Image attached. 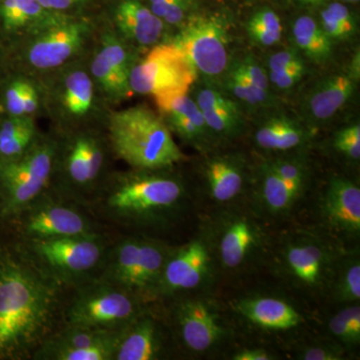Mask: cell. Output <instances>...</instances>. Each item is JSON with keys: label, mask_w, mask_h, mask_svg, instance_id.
Returning <instances> with one entry per match:
<instances>
[{"label": "cell", "mask_w": 360, "mask_h": 360, "mask_svg": "<svg viewBox=\"0 0 360 360\" xmlns=\"http://www.w3.org/2000/svg\"><path fill=\"white\" fill-rule=\"evenodd\" d=\"M20 251L0 258V359H30L58 328L63 292Z\"/></svg>", "instance_id": "obj_1"}, {"label": "cell", "mask_w": 360, "mask_h": 360, "mask_svg": "<svg viewBox=\"0 0 360 360\" xmlns=\"http://www.w3.org/2000/svg\"><path fill=\"white\" fill-rule=\"evenodd\" d=\"M137 170L103 186L91 207L106 219L129 226H151L168 221L184 205V187L179 179Z\"/></svg>", "instance_id": "obj_2"}, {"label": "cell", "mask_w": 360, "mask_h": 360, "mask_svg": "<svg viewBox=\"0 0 360 360\" xmlns=\"http://www.w3.org/2000/svg\"><path fill=\"white\" fill-rule=\"evenodd\" d=\"M108 129L111 148L134 169H165L184 158L169 127L146 106L113 113Z\"/></svg>", "instance_id": "obj_3"}, {"label": "cell", "mask_w": 360, "mask_h": 360, "mask_svg": "<svg viewBox=\"0 0 360 360\" xmlns=\"http://www.w3.org/2000/svg\"><path fill=\"white\" fill-rule=\"evenodd\" d=\"M110 245L101 232L22 240L20 251L61 288L73 290L99 276Z\"/></svg>", "instance_id": "obj_4"}, {"label": "cell", "mask_w": 360, "mask_h": 360, "mask_svg": "<svg viewBox=\"0 0 360 360\" xmlns=\"http://www.w3.org/2000/svg\"><path fill=\"white\" fill-rule=\"evenodd\" d=\"M174 248L161 241L129 236L110 245L97 278L115 284L143 302L158 297L161 274Z\"/></svg>", "instance_id": "obj_5"}, {"label": "cell", "mask_w": 360, "mask_h": 360, "mask_svg": "<svg viewBox=\"0 0 360 360\" xmlns=\"http://www.w3.org/2000/svg\"><path fill=\"white\" fill-rule=\"evenodd\" d=\"M146 304L129 291L96 277L73 288L63 305L61 321L117 333L146 311Z\"/></svg>", "instance_id": "obj_6"}, {"label": "cell", "mask_w": 360, "mask_h": 360, "mask_svg": "<svg viewBox=\"0 0 360 360\" xmlns=\"http://www.w3.org/2000/svg\"><path fill=\"white\" fill-rule=\"evenodd\" d=\"M58 144L37 139L20 158L0 165V214L13 219L51 189Z\"/></svg>", "instance_id": "obj_7"}, {"label": "cell", "mask_w": 360, "mask_h": 360, "mask_svg": "<svg viewBox=\"0 0 360 360\" xmlns=\"http://www.w3.org/2000/svg\"><path fill=\"white\" fill-rule=\"evenodd\" d=\"M105 165L106 150L101 139L90 134L77 135L66 143L63 153L56 149L54 167H59L60 179L52 191L82 207H89L101 191Z\"/></svg>", "instance_id": "obj_8"}, {"label": "cell", "mask_w": 360, "mask_h": 360, "mask_svg": "<svg viewBox=\"0 0 360 360\" xmlns=\"http://www.w3.org/2000/svg\"><path fill=\"white\" fill-rule=\"evenodd\" d=\"M13 219L18 221L22 240L101 233L82 206L60 198L51 189Z\"/></svg>", "instance_id": "obj_9"}, {"label": "cell", "mask_w": 360, "mask_h": 360, "mask_svg": "<svg viewBox=\"0 0 360 360\" xmlns=\"http://www.w3.org/2000/svg\"><path fill=\"white\" fill-rule=\"evenodd\" d=\"M196 70L175 44L156 45L139 65L130 70L131 91L155 97L186 94Z\"/></svg>", "instance_id": "obj_10"}, {"label": "cell", "mask_w": 360, "mask_h": 360, "mask_svg": "<svg viewBox=\"0 0 360 360\" xmlns=\"http://www.w3.org/2000/svg\"><path fill=\"white\" fill-rule=\"evenodd\" d=\"M177 46L194 70L210 77L224 72L229 63V34L225 23L217 16H195L180 30Z\"/></svg>", "instance_id": "obj_11"}, {"label": "cell", "mask_w": 360, "mask_h": 360, "mask_svg": "<svg viewBox=\"0 0 360 360\" xmlns=\"http://www.w3.org/2000/svg\"><path fill=\"white\" fill-rule=\"evenodd\" d=\"M116 333L63 324L35 350L33 360H112Z\"/></svg>", "instance_id": "obj_12"}, {"label": "cell", "mask_w": 360, "mask_h": 360, "mask_svg": "<svg viewBox=\"0 0 360 360\" xmlns=\"http://www.w3.org/2000/svg\"><path fill=\"white\" fill-rule=\"evenodd\" d=\"M87 25L82 21L49 16L34 27L27 59L37 70H51L63 65L84 44Z\"/></svg>", "instance_id": "obj_13"}, {"label": "cell", "mask_w": 360, "mask_h": 360, "mask_svg": "<svg viewBox=\"0 0 360 360\" xmlns=\"http://www.w3.org/2000/svg\"><path fill=\"white\" fill-rule=\"evenodd\" d=\"M212 269V253L205 239H193L174 248L163 267L158 296L179 295L200 288Z\"/></svg>", "instance_id": "obj_14"}, {"label": "cell", "mask_w": 360, "mask_h": 360, "mask_svg": "<svg viewBox=\"0 0 360 360\" xmlns=\"http://www.w3.org/2000/svg\"><path fill=\"white\" fill-rule=\"evenodd\" d=\"M176 335L186 349L201 354L214 347L224 329L212 307L200 300H186L174 310Z\"/></svg>", "instance_id": "obj_15"}, {"label": "cell", "mask_w": 360, "mask_h": 360, "mask_svg": "<svg viewBox=\"0 0 360 360\" xmlns=\"http://www.w3.org/2000/svg\"><path fill=\"white\" fill-rule=\"evenodd\" d=\"M262 243L259 226L243 214L225 217L215 231V250L226 269H238L248 264Z\"/></svg>", "instance_id": "obj_16"}, {"label": "cell", "mask_w": 360, "mask_h": 360, "mask_svg": "<svg viewBox=\"0 0 360 360\" xmlns=\"http://www.w3.org/2000/svg\"><path fill=\"white\" fill-rule=\"evenodd\" d=\"M165 336L148 311L116 333L112 360H156L165 354Z\"/></svg>", "instance_id": "obj_17"}, {"label": "cell", "mask_w": 360, "mask_h": 360, "mask_svg": "<svg viewBox=\"0 0 360 360\" xmlns=\"http://www.w3.org/2000/svg\"><path fill=\"white\" fill-rule=\"evenodd\" d=\"M322 212L335 231L347 236H359L360 231V188L354 182L335 177L329 181Z\"/></svg>", "instance_id": "obj_18"}, {"label": "cell", "mask_w": 360, "mask_h": 360, "mask_svg": "<svg viewBox=\"0 0 360 360\" xmlns=\"http://www.w3.org/2000/svg\"><path fill=\"white\" fill-rule=\"evenodd\" d=\"M330 257L321 243L312 239L291 243L284 251V265L296 283L317 288L328 276Z\"/></svg>", "instance_id": "obj_19"}, {"label": "cell", "mask_w": 360, "mask_h": 360, "mask_svg": "<svg viewBox=\"0 0 360 360\" xmlns=\"http://www.w3.org/2000/svg\"><path fill=\"white\" fill-rule=\"evenodd\" d=\"M91 72L101 89L111 96L123 97L131 91L129 56L115 37L104 39L101 51L92 61Z\"/></svg>", "instance_id": "obj_20"}, {"label": "cell", "mask_w": 360, "mask_h": 360, "mask_svg": "<svg viewBox=\"0 0 360 360\" xmlns=\"http://www.w3.org/2000/svg\"><path fill=\"white\" fill-rule=\"evenodd\" d=\"M120 32L141 45L155 44L162 35L165 23L139 0H122L115 11Z\"/></svg>", "instance_id": "obj_21"}, {"label": "cell", "mask_w": 360, "mask_h": 360, "mask_svg": "<svg viewBox=\"0 0 360 360\" xmlns=\"http://www.w3.org/2000/svg\"><path fill=\"white\" fill-rule=\"evenodd\" d=\"M236 309L251 323L270 330H288L302 321V315L278 298H248L239 302Z\"/></svg>", "instance_id": "obj_22"}, {"label": "cell", "mask_w": 360, "mask_h": 360, "mask_svg": "<svg viewBox=\"0 0 360 360\" xmlns=\"http://www.w3.org/2000/svg\"><path fill=\"white\" fill-rule=\"evenodd\" d=\"M355 80L343 75H331L312 89L307 110L315 120L323 122L333 117L349 101L354 91Z\"/></svg>", "instance_id": "obj_23"}, {"label": "cell", "mask_w": 360, "mask_h": 360, "mask_svg": "<svg viewBox=\"0 0 360 360\" xmlns=\"http://www.w3.org/2000/svg\"><path fill=\"white\" fill-rule=\"evenodd\" d=\"M205 179L210 198L219 203L236 200L245 184L243 168L236 160L229 158H213L208 161Z\"/></svg>", "instance_id": "obj_24"}, {"label": "cell", "mask_w": 360, "mask_h": 360, "mask_svg": "<svg viewBox=\"0 0 360 360\" xmlns=\"http://www.w3.org/2000/svg\"><path fill=\"white\" fill-rule=\"evenodd\" d=\"M304 141L305 134L300 125L286 116L267 120L255 134L257 146L266 150H290L302 146Z\"/></svg>", "instance_id": "obj_25"}, {"label": "cell", "mask_w": 360, "mask_h": 360, "mask_svg": "<svg viewBox=\"0 0 360 360\" xmlns=\"http://www.w3.org/2000/svg\"><path fill=\"white\" fill-rule=\"evenodd\" d=\"M37 139L32 118L11 116L0 127V165L20 158Z\"/></svg>", "instance_id": "obj_26"}, {"label": "cell", "mask_w": 360, "mask_h": 360, "mask_svg": "<svg viewBox=\"0 0 360 360\" xmlns=\"http://www.w3.org/2000/svg\"><path fill=\"white\" fill-rule=\"evenodd\" d=\"M292 37L296 46L317 63L326 60L333 52V39L311 16H300L295 21Z\"/></svg>", "instance_id": "obj_27"}, {"label": "cell", "mask_w": 360, "mask_h": 360, "mask_svg": "<svg viewBox=\"0 0 360 360\" xmlns=\"http://www.w3.org/2000/svg\"><path fill=\"white\" fill-rule=\"evenodd\" d=\"M300 193L265 165L262 169V200L269 212L278 214L290 210Z\"/></svg>", "instance_id": "obj_28"}, {"label": "cell", "mask_w": 360, "mask_h": 360, "mask_svg": "<svg viewBox=\"0 0 360 360\" xmlns=\"http://www.w3.org/2000/svg\"><path fill=\"white\" fill-rule=\"evenodd\" d=\"M46 11L37 0H4L0 7L4 27L8 30L30 25L35 27L51 16Z\"/></svg>", "instance_id": "obj_29"}, {"label": "cell", "mask_w": 360, "mask_h": 360, "mask_svg": "<svg viewBox=\"0 0 360 360\" xmlns=\"http://www.w3.org/2000/svg\"><path fill=\"white\" fill-rule=\"evenodd\" d=\"M94 101V85L86 72L73 71L65 82L63 105L75 116H82L89 112Z\"/></svg>", "instance_id": "obj_30"}, {"label": "cell", "mask_w": 360, "mask_h": 360, "mask_svg": "<svg viewBox=\"0 0 360 360\" xmlns=\"http://www.w3.org/2000/svg\"><path fill=\"white\" fill-rule=\"evenodd\" d=\"M251 39L264 46L278 44L283 35L281 18L269 8L260 9L253 13L248 23Z\"/></svg>", "instance_id": "obj_31"}, {"label": "cell", "mask_w": 360, "mask_h": 360, "mask_svg": "<svg viewBox=\"0 0 360 360\" xmlns=\"http://www.w3.org/2000/svg\"><path fill=\"white\" fill-rule=\"evenodd\" d=\"M155 103L163 115L167 116H184L188 118L206 134L208 127L206 125L202 111L198 103L186 94L155 97Z\"/></svg>", "instance_id": "obj_32"}, {"label": "cell", "mask_w": 360, "mask_h": 360, "mask_svg": "<svg viewBox=\"0 0 360 360\" xmlns=\"http://www.w3.org/2000/svg\"><path fill=\"white\" fill-rule=\"evenodd\" d=\"M329 330L338 340L348 345H356L360 340L359 305L347 307L336 314L329 321Z\"/></svg>", "instance_id": "obj_33"}, {"label": "cell", "mask_w": 360, "mask_h": 360, "mask_svg": "<svg viewBox=\"0 0 360 360\" xmlns=\"http://www.w3.org/2000/svg\"><path fill=\"white\" fill-rule=\"evenodd\" d=\"M202 115L208 129L225 136L236 134L240 123L238 106L231 101L224 105L202 111Z\"/></svg>", "instance_id": "obj_34"}, {"label": "cell", "mask_w": 360, "mask_h": 360, "mask_svg": "<svg viewBox=\"0 0 360 360\" xmlns=\"http://www.w3.org/2000/svg\"><path fill=\"white\" fill-rule=\"evenodd\" d=\"M335 293L340 302H355L360 300V264L357 258L348 260L341 269Z\"/></svg>", "instance_id": "obj_35"}, {"label": "cell", "mask_w": 360, "mask_h": 360, "mask_svg": "<svg viewBox=\"0 0 360 360\" xmlns=\"http://www.w3.org/2000/svg\"><path fill=\"white\" fill-rule=\"evenodd\" d=\"M229 89L234 96L250 105H260L269 101V92L257 89L241 73L238 66L232 70L229 78Z\"/></svg>", "instance_id": "obj_36"}, {"label": "cell", "mask_w": 360, "mask_h": 360, "mask_svg": "<svg viewBox=\"0 0 360 360\" xmlns=\"http://www.w3.org/2000/svg\"><path fill=\"white\" fill-rule=\"evenodd\" d=\"M335 148L338 153L352 160L360 158V125L352 124L340 129L335 137Z\"/></svg>", "instance_id": "obj_37"}, {"label": "cell", "mask_w": 360, "mask_h": 360, "mask_svg": "<svg viewBox=\"0 0 360 360\" xmlns=\"http://www.w3.org/2000/svg\"><path fill=\"white\" fill-rule=\"evenodd\" d=\"M269 165L279 176L300 193L304 182V168L300 161L295 160H276Z\"/></svg>", "instance_id": "obj_38"}, {"label": "cell", "mask_w": 360, "mask_h": 360, "mask_svg": "<svg viewBox=\"0 0 360 360\" xmlns=\"http://www.w3.org/2000/svg\"><path fill=\"white\" fill-rule=\"evenodd\" d=\"M238 68L248 80L257 89L269 92V80L264 68L258 65L253 58H246L243 63H238Z\"/></svg>", "instance_id": "obj_39"}, {"label": "cell", "mask_w": 360, "mask_h": 360, "mask_svg": "<svg viewBox=\"0 0 360 360\" xmlns=\"http://www.w3.org/2000/svg\"><path fill=\"white\" fill-rule=\"evenodd\" d=\"M303 75H304V63H300L284 70L269 72V79L279 89L285 90L295 86L302 79Z\"/></svg>", "instance_id": "obj_40"}, {"label": "cell", "mask_w": 360, "mask_h": 360, "mask_svg": "<svg viewBox=\"0 0 360 360\" xmlns=\"http://www.w3.org/2000/svg\"><path fill=\"white\" fill-rule=\"evenodd\" d=\"M300 63H303V60L300 58V52L292 49H284V51L276 52L274 56H270L269 59V72L284 70Z\"/></svg>", "instance_id": "obj_41"}, {"label": "cell", "mask_w": 360, "mask_h": 360, "mask_svg": "<svg viewBox=\"0 0 360 360\" xmlns=\"http://www.w3.org/2000/svg\"><path fill=\"white\" fill-rule=\"evenodd\" d=\"M167 117L172 129L175 130L182 139L196 141L205 136V134L188 118L184 116H167Z\"/></svg>", "instance_id": "obj_42"}, {"label": "cell", "mask_w": 360, "mask_h": 360, "mask_svg": "<svg viewBox=\"0 0 360 360\" xmlns=\"http://www.w3.org/2000/svg\"><path fill=\"white\" fill-rule=\"evenodd\" d=\"M321 26L331 39H347L352 35L326 8L321 13Z\"/></svg>", "instance_id": "obj_43"}, {"label": "cell", "mask_w": 360, "mask_h": 360, "mask_svg": "<svg viewBox=\"0 0 360 360\" xmlns=\"http://www.w3.org/2000/svg\"><path fill=\"white\" fill-rule=\"evenodd\" d=\"M25 84L26 82H15L7 89L6 94V108L13 116L25 115L22 103Z\"/></svg>", "instance_id": "obj_44"}, {"label": "cell", "mask_w": 360, "mask_h": 360, "mask_svg": "<svg viewBox=\"0 0 360 360\" xmlns=\"http://www.w3.org/2000/svg\"><path fill=\"white\" fill-rule=\"evenodd\" d=\"M231 99L226 98L224 96H222L220 92L217 90L212 89H200L196 97L195 103H198V108H200L201 111L212 110L213 108H217V106L224 105L229 103Z\"/></svg>", "instance_id": "obj_45"}, {"label": "cell", "mask_w": 360, "mask_h": 360, "mask_svg": "<svg viewBox=\"0 0 360 360\" xmlns=\"http://www.w3.org/2000/svg\"><path fill=\"white\" fill-rule=\"evenodd\" d=\"M300 357L304 360H338L341 359L338 350L328 347H321V345L305 348Z\"/></svg>", "instance_id": "obj_46"}, {"label": "cell", "mask_w": 360, "mask_h": 360, "mask_svg": "<svg viewBox=\"0 0 360 360\" xmlns=\"http://www.w3.org/2000/svg\"><path fill=\"white\" fill-rule=\"evenodd\" d=\"M326 9L335 16L336 20L342 23L348 32L354 34L356 25H355L354 16H352V13H350L349 9L347 6L335 2V4H329Z\"/></svg>", "instance_id": "obj_47"}, {"label": "cell", "mask_w": 360, "mask_h": 360, "mask_svg": "<svg viewBox=\"0 0 360 360\" xmlns=\"http://www.w3.org/2000/svg\"><path fill=\"white\" fill-rule=\"evenodd\" d=\"M37 1L46 11H63L80 6L86 0H37Z\"/></svg>", "instance_id": "obj_48"}, {"label": "cell", "mask_w": 360, "mask_h": 360, "mask_svg": "<svg viewBox=\"0 0 360 360\" xmlns=\"http://www.w3.org/2000/svg\"><path fill=\"white\" fill-rule=\"evenodd\" d=\"M22 103L25 115H32L39 108V96H37V90L28 82L25 84Z\"/></svg>", "instance_id": "obj_49"}, {"label": "cell", "mask_w": 360, "mask_h": 360, "mask_svg": "<svg viewBox=\"0 0 360 360\" xmlns=\"http://www.w3.org/2000/svg\"><path fill=\"white\" fill-rule=\"evenodd\" d=\"M236 360H269L271 356L264 349H243L233 356Z\"/></svg>", "instance_id": "obj_50"}, {"label": "cell", "mask_w": 360, "mask_h": 360, "mask_svg": "<svg viewBox=\"0 0 360 360\" xmlns=\"http://www.w3.org/2000/svg\"><path fill=\"white\" fill-rule=\"evenodd\" d=\"M182 0H150V11L162 20L167 9Z\"/></svg>", "instance_id": "obj_51"}, {"label": "cell", "mask_w": 360, "mask_h": 360, "mask_svg": "<svg viewBox=\"0 0 360 360\" xmlns=\"http://www.w3.org/2000/svg\"><path fill=\"white\" fill-rule=\"evenodd\" d=\"M359 52H357V56H354V60H352V75H354V77H352V78H354V79H359V73H360V68H359Z\"/></svg>", "instance_id": "obj_52"}, {"label": "cell", "mask_w": 360, "mask_h": 360, "mask_svg": "<svg viewBox=\"0 0 360 360\" xmlns=\"http://www.w3.org/2000/svg\"><path fill=\"white\" fill-rule=\"evenodd\" d=\"M297 1L303 4H309V6H315L314 0H297Z\"/></svg>", "instance_id": "obj_53"}, {"label": "cell", "mask_w": 360, "mask_h": 360, "mask_svg": "<svg viewBox=\"0 0 360 360\" xmlns=\"http://www.w3.org/2000/svg\"><path fill=\"white\" fill-rule=\"evenodd\" d=\"M323 1H326V0H314V4L317 6V4H321Z\"/></svg>", "instance_id": "obj_54"}, {"label": "cell", "mask_w": 360, "mask_h": 360, "mask_svg": "<svg viewBox=\"0 0 360 360\" xmlns=\"http://www.w3.org/2000/svg\"><path fill=\"white\" fill-rule=\"evenodd\" d=\"M343 1L352 2V4H356V2H359V0H343Z\"/></svg>", "instance_id": "obj_55"}, {"label": "cell", "mask_w": 360, "mask_h": 360, "mask_svg": "<svg viewBox=\"0 0 360 360\" xmlns=\"http://www.w3.org/2000/svg\"><path fill=\"white\" fill-rule=\"evenodd\" d=\"M0 110H1V108H0Z\"/></svg>", "instance_id": "obj_56"}]
</instances>
